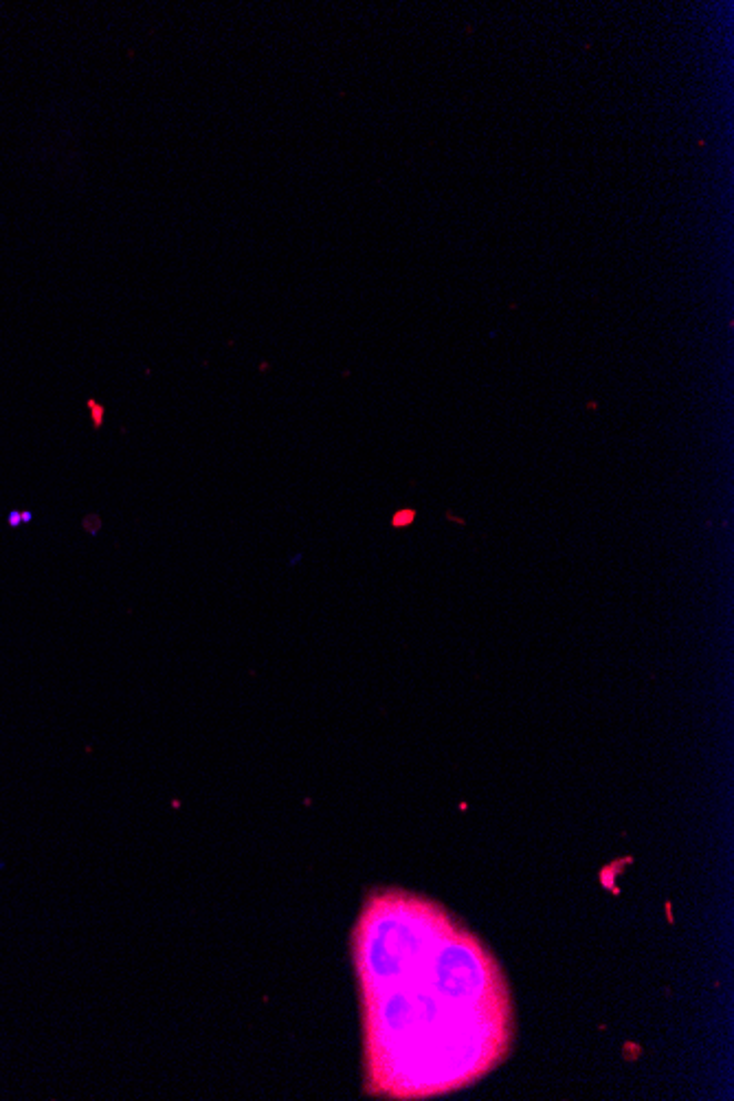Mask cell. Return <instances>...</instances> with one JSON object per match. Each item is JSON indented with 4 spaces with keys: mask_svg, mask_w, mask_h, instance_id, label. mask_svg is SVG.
<instances>
[{
    "mask_svg": "<svg viewBox=\"0 0 734 1101\" xmlns=\"http://www.w3.org/2000/svg\"><path fill=\"white\" fill-rule=\"evenodd\" d=\"M353 956L371 1098L462 1089L506 1055L513 1022L502 970L434 902L396 889L369 893Z\"/></svg>",
    "mask_w": 734,
    "mask_h": 1101,
    "instance_id": "1",
    "label": "cell"
},
{
    "mask_svg": "<svg viewBox=\"0 0 734 1101\" xmlns=\"http://www.w3.org/2000/svg\"><path fill=\"white\" fill-rule=\"evenodd\" d=\"M87 407H89V411H91L92 427H95V429H101V425H103V420H106V407H103L101 403H97L95 398H89V400H87Z\"/></svg>",
    "mask_w": 734,
    "mask_h": 1101,
    "instance_id": "2",
    "label": "cell"
}]
</instances>
